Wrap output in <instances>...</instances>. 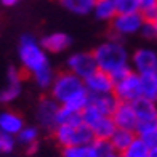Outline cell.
Listing matches in <instances>:
<instances>
[{
  "mask_svg": "<svg viewBox=\"0 0 157 157\" xmlns=\"http://www.w3.org/2000/svg\"><path fill=\"white\" fill-rule=\"evenodd\" d=\"M144 16L141 13H120L116 15L111 21V39L122 40L128 35L140 34L143 24H144Z\"/></svg>",
  "mask_w": 157,
  "mask_h": 157,
  "instance_id": "8992f818",
  "label": "cell"
},
{
  "mask_svg": "<svg viewBox=\"0 0 157 157\" xmlns=\"http://www.w3.org/2000/svg\"><path fill=\"white\" fill-rule=\"evenodd\" d=\"M48 90H50V96L59 106H63L67 101H71L75 95L83 91L85 87L82 78H78L69 71H63V72L55 74V78Z\"/></svg>",
  "mask_w": 157,
  "mask_h": 157,
  "instance_id": "3957f363",
  "label": "cell"
},
{
  "mask_svg": "<svg viewBox=\"0 0 157 157\" xmlns=\"http://www.w3.org/2000/svg\"><path fill=\"white\" fill-rule=\"evenodd\" d=\"M39 42H40L42 48L50 55L63 53L72 45V39L66 32H50V34L44 35Z\"/></svg>",
  "mask_w": 157,
  "mask_h": 157,
  "instance_id": "4fadbf2b",
  "label": "cell"
},
{
  "mask_svg": "<svg viewBox=\"0 0 157 157\" xmlns=\"http://www.w3.org/2000/svg\"><path fill=\"white\" fill-rule=\"evenodd\" d=\"M130 67L138 75L157 72V52L149 47H140L130 55Z\"/></svg>",
  "mask_w": 157,
  "mask_h": 157,
  "instance_id": "30bf717a",
  "label": "cell"
},
{
  "mask_svg": "<svg viewBox=\"0 0 157 157\" xmlns=\"http://www.w3.org/2000/svg\"><path fill=\"white\" fill-rule=\"evenodd\" d=\"M157 10V0H138V11L144 19H151Z\"/></svg>",
  "mask_w": 157,
  "mask_h": 157,
  "instance_id": "4316f807",
  "label": "cell"
},
{
  "mask_svg": "<svg viewBox=\"0 0 157 157\" xmlns=\"http://www.w3.org/2000/svg\"><path fill=\"white\" fill-rule=\"evenodd\" d=\"M59 104L52 96H42L35 108V120L39 128L45 130L47 133H52L56 127V114H58Z\"/></svg>",
  "mask_w": 157,
  "mask_h": 157,
  "instance_id": "9c48e42d",
  "label": "cell"
},
{
  "mask_svg": "<svg viewBox=\"0 0 157 157\" xmlns=\"http://www.w3.org/2000/svg\"><path fill=\"white\" fill-rule=\"evenodd\" d=\"M53 78H55V71L52 69V66H47L44 69L37 71L35 74H32L34 83L37 85L39 88H42V90H48L50 85H52V82H53Z\"/></svg>",
  "mask_w": 157,
  "mask_h": 157,
  "instance_id": "484cf974",
  "label": "cell"
},
{
  "mask_svg": "<svg viewBox=\"0 0 157 157\" xmlns=\"http://www.w3.org/2000/svg\"><path fill=\"white\" fill-rule=\"evenodd\" d=\"M93 16L98 21H104V23H111L114 16L117 15L116 3L114 0H95L93 5Z\"/></svg>",
  "mask_w": 157,
  "mask_h": 157,
  "instance_id": "ac0fdd59",
  "label": "cell"
},
{
  "mask_svg": "<svg viewBox=\"0 0 157 157\" xmlns=\"http://www.w3.org/2000/svg\"><path fill=\"white\" fill-rule=\"evenodd\" d=\"M16 147V140L11 135L0 132V154H10Z\"/></svg>",
  "mask_w": 157,
  "mask_h": 157,
  "instance_id": "f1b7e54d",
  "label": "cell"
},
{
  "mask_svg": "<svg viewBox=\"0 0 157 157\" xmlns=\"http://www.w3.org/2000/svg\"><path fill=\"white\" fill-rule=\"evenodd\" d=\"M135 116H136V124L144 122H157V103H152L146 98H138L132 103Z\"/></svg>",
  "mask_w": 157,
  "mask_h": 157,
  "instance_id": "5bb4252c",
  "label": "cell"
},
{
  "mask_svg": "<svg viewBox=\"0 0 157 157\" xmlns=\"http://www.w3.org/2000/svg\"><path fill=\"white\" fill-rule=\"evenodd\" d=\"M117 98L114 96L112 93L109 95H95V96H90V106H93L96 111H99L104 116H111L114 108L117 106Z\"/></svg>",
  "mask_w": 157,
  "mask_h": 157,
  "instance_id": "ffe728a7",
  "label": "cell"
},
{
  "mask_svg": "<svg viewBox=\"0 0 157 157\" xmlns=\"http://www.w3.org/2000/svg\"><path fill=\"white\" fill-rule=\"evenodd\" d=\"M24 127V119L21 114L15 111H3L0 112V132L6 135L16 136Z\"/></svg>",
  "mask_w": 157,
  "mask_h": 157,
  "instance_id": "2e32d148",
  "label": "cell"
},
{
  "mask_svg": "<svg viewBox=\"0 0 157 157\" xmlns=\"http://www.w3.org/2000/svg\"><path fill=\"white\" fill-rule=\"evenodd\" d=\"M104 157H120L117 152H111V154H108V155H104Z\"/></svg>",
  "mask_w": 157,
  "mask_h": 157,
  "instance_id": "e575fe53",
  "label": "cell"
},
{
  "mask_svg": "<svg viewBox=\"0 0 157 157\" xmlns=\"http://www.w3.org/2000/svg\"><path fill=\"white\" fill-rule=\"evenodd\" d=\"M141 80V96L157 103V72L140 75Z\"/></svg>",
  "mask_w": 157,
  "mask_h": 157,
  "instance_id": "44dd1931",
  "label": "cell"
},
{
  "mask_svg": "<svg viewBox=\"0 0 157 157\" xmlns=\"http://www.w3.org/2000/svg\"><path fill=\"white\" fill-rule=\"evenodd\" d=\"M83 87L90 96L95 95H109L114 91V80L109 74L103 71H95L91 75H88L83 80Z\"/></svg>",
  "mask_w": 157,
  "mask_h": 157,
  "instance_id": "8fae6325",
  "label": "cell"
},
{
  "mask_svg": "<svg viewBox=\"0 0 157 157\" xmlns=\"http://www.w3.org/2000/svg\"><path fill=\"white\" fill-rule=\"evenodd\" d=\"M111 119L116 128H124V130H130L135 132L136 127V116H135L133 106L132 103H125V101H119L117 106L114 108Z\"/></svg>",
  "mask_w": 157,
  "mask_h": 157,
  "instance_id": "7c38bea8",
  "label": "cell"
},
{
  "mask_svg": "<svg viewBox=\"0 0 157 157\" xmlns=\"http://www.w3.org/2000/svg\"><path fill=\"white\" fill-rule=\"evenodd\" d=\"M64 10L77 16H87L93 11L95 0H59Z\"/></svg>",
  "mask_w": 157,
  "mask_h": 157,
  "instance_id": "d6986e66",
  "label": "cell"
},
{
  "mask_svg": "<svg viewBox=\"0 0 157 157\" xmlns=\"http://www.w3.org/2000/svg\"><path fill=\"white\" fill-rule=\"evenodd\" d=\"M135 138H136L135 132L124 130V128H116L108 141H109V144H111V147H112V151L117 152V154H120L124 149H127L128 146L132 144V141H133Z\"/></svg>",
  "mask_w": 157,
  "mask_h": 157,
  "instance_id": "e0dca14e",
  "label": "cell"
},
{
  "mask_svg": "<svg viewBox=\"0 0 157 157\" xmlns=\"http://www.w3.org/2000/svg\"><path fill=\"white\" fill-rule=\"evenodd\" d=\"M82 122L93 132L95 140L108 141L116 130V125H114L111 116H104L90 104L82 111Z\"/></svg>",
  "mask_w": 157,
  "mask_h": 157,
  "instance_id": "5b68a950",
  "label": "cell"
},
{
  "mask_svg": "<svg viewBox=\"0 0 157 157\" xmlns=\"http://www.w3.org/2000/svg\"><path fill=\"white\" fill-rule=\"evenodd\" d=\"M78 124H82V112H75L59 106L58 114H56V125H78Z\"/></svg>",
  "mask_w": 157,
  "mask_h": 157,
  "instance_id": "603a6c76",
  "label": "cell"
},
{
  "mask_svg": "<svg viewBox=\"0 0 157 157\" xmlns=\"http://www.w3.org/2000/svg\"><path fill=\"white\" fill-rule=\"evenodd\" d=\"M138 138L143 140V143L149 147V151H151V149H157V127H154L152 130H149L147 133L141 135Z\"/></svg>",
  "mask_w": 157,
  "mask_h": 157,
  "instance_id": "f546056e",
  "label": "cell"
},
{
  "mask_svg": "<svg viewBox=\"0 0 157 157\" xmlns=\"http://www.w3.org/2000/svg\"><path fill=\"white\" fill-rule=\"evenodd\" d=\"M63 157H101L95 146V141L90 144H82V146H69L61 149Z\"/></svg>",
  "mask_w": 157,
  "mask_h": 157,
  "instance_id": "7402d4cb",
  "label": "cell"
},
{
  "mask_svg": "<svg viewBox=\"0 0 157 157\" xmlns=\"http://www.w3.org/2000/svg\"><path fill=\"white\" fill-rule=\"evenodd\" d=\"M18 58L26 74H35L37 71L50 66L48 53L42 48L40 42L32 34L21 35L18 44Z\"/></svg>",
  "mask_w": 157,
  "mask_h": 157,
  "instance_id": "7a4b0ae2",
  "label": "cell"
},
{
  "mask_svg": "<svg viewBox=\"0 0 157 157\" xmlns=\"http://www.w3.org/2000/svg\"><path fill=\"white\" fill-rule=\"evenodd\" d=\"M114 3H116L117 15H120V13H136L138 11V0H114Z\"/></svg>",
  "mask_w": 157,
  "mask_h": 157,
  "instance_id": "83f0119b",
  "label": "cell"
},
{
  "mask_svg": "<svg viewBox=\"0 0 157 157\" xmlns=\"http://www.w3.org/2000/svg\"><path fill=\"white\" fill-rule=\"evenodd\" d=\"M112 95L117 98V101L133 103L135 99L141 98V80L140 75L135 71H127V72L114 80V91Z\"/></svg>",
  "mask_w": 157,
  "mask_h": 157,
  "instance_id": "52a82bcc",
  "label": "cell"
},
{
  "mask_svg": "<svg viewBox=\"0 0 157 157\" xmlns=\"http://www.w3.org/2000/svg\"><path fill=\"white\" fill-rule=\"evenodd\" d=\"M52 136L61 149L69 146L90 144L95 141L93 132L83 122L78 125H56L55 130L52 132Z\"/></svg>",
  "mask_w": 157,
  "mask_h": 157,
  "instance_id": "277c9868",
  "label": "cell"
},
{
  "mask_svg": "<svg viewBox=\"0 0 157 157\" xmlns=\"http://www.w3.org/2000/svg\"><path fill=\"white\" fill-rule=\"evenodd\" d=\"M66 71L72 72L78 78H82V80H85L88 75H91L95 71H98L96 61L93 58V53L91 52L71 53L67 56V59H66Z\"/></svg>",
  "mask_w": 157,
  "mask_h": 157,
  "instance_id": "ba28073f",
  "label": "cell"
},
{
  "mask_svg": "<svg viewBox=\"0 0 157 157\" xmlns=\"http://www.w3.org/2000/svg\"><path fill=\"white\" fill-rule=\"evenodd\" d=\"M8 157H13V155H8Z\"/></svg>",
  "mask_w": 157,
  "mask_h": 157,
  "instance_id": "d590c367",
  "label": "cell"
},
{
  "mask_svg": "<svg viewBox=\"0 0 157 157\" xmlns=\"http://www.w3.org/2000/svg\"><path fill=\"white\" fill-rule=\"evenodd\" d=\"M147 21H151V23L154 24V27H155V32H157V10H155V13L152 15V18H151V19H147Z\"/></svg>",
  "mask_w": 157,
  "mask_h": 157,
  "instance_id": "d6a6232c",
  "label": "cell"
},
{
  "mask_svg": "<svg viewBox=\"0 0 157 157\" xmlns=\"http://www.w3.org/2000/svg\"><path fill=\"white\" fill-rule=\"evenodd\" d=\"M21 83L23 82H6V85L0 90V103L10 104L21 95Z\"/></svg>",
  "mask_w": 157,
  "mask_h": 157,
  "instance_id": "d4e9b609",
  "label": "cell"
},
{
  "mask_svg": "<svg viewBox=\"0 0 157 157\" xmlns=\"http://www.w3.org/2000/svg\"><path fill=\"white\" fill-rule=\"evenodd\" d=\"M93 58L96 61V67L103 72L109 74L112 80L122 77L127 71H130V53L127 47L119 39H108L95 47Z\"/></svg>",
  "mask_w": 157,
  "mask_h": 157,
  "instance_id": "6da1fadb",
  "label": "cell"
},
{
  "mask_svg": "<svg viewBox=\"0 0 157 157\" xmlns=\"http://www.w3.org/2000/svg\"><path fill=\"white\" fill-rule=\"evenodd\" d=\"M119 155L120 157H149V147L143 143L141 138L136 136L132 141V144L127 149H124Z\"/></svg>",
  "mask_w": 157,
  "mask_h": 157,
  "instance_id": "cb8c5ba5",
  "label": "cell"
},
{
  "mask_svg": "<svg viewBox=\"0 0 157 157\" xmlns=\"http://www.w3.org/2000/svg\"><path fill=\"white\" fill-rule=\"evenodd\" d=\"M39 138H40V128L34 125H29V127L24 125L23 130L15 136L16 144L23 146L27 154H34L39 149Z\"/></svg>",
  "mask_w": 157,
  "mask_h": 157,
  "instance_id": "9a60e30c",
  "label": "cell"
},
{
  "mask_svg": "<svg viewBox=\"0 0 157 157\" xmlns=\"http://www.w3.org/2000/svg\"><path fill=\"white\" fill-rule=\"evenodd\" d=\"M18 2L19 0H0V3H2L3 6H15Z\"/></svg>",
  "mask_w": 157,
  "mask_h": 157,
  "instance_id": "1f68e13d",
  "label": "cell"
},
{
  "mask_svg": "<svg viewBox=\"0 0 157 157\" xmlns=\"http://www.w3.org/2000/svg\"><path fill=\"white\" fill-rule=\"evenodd\" d=\"M140 34L144 37L146 40H154V39H157V32H155V27H154V24L151 23V21H144V24H143V27H141V31H140Z\"/></svg>",
  "mask_w": 157,
  "mask_h": 157,
  "instance_id": "4dcf8cb0",
  "label": "cell"
},
{
  "mask_svg": "<svg viewBox=\"0 0 157 157\" xmlns=\"http://www.w3.org/2000/svg\"><path fill=\"white\" fill-rule=\"evenodd\" d=\"M149 157H157V149H151L149 151Z\"/></svg>",
  "mask_w": 157,
  "mask_h": 157,
  "instance_id": "836d02e7",
  "label": "cell"
}]
</instances>
